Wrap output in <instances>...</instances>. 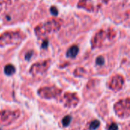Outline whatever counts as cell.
Masks as SVG:
<instances>
[{
  "mask_svg": "<svg viewBox=\"0 0 130 130\" xmlns=\"http://www.w3.org/2000/svg\"><path fill=\"white\" fill-rule=\"evenodd\" d=\"M19 111L2 110L0 111V124L8 125L19 116Z\"/></svg>",
  "mask_w": 130,
  "mask_h": 130,
  "instance_id": "6",
  "label": "cell"
},
{
  "mask_svg": "<svg viewBox=\"0 0 130 130\" xmlns=\"http://www.w3.org/2000/svg\"><path fill=\"white\" fill-rule=\"evenodd\" d=\"M24 38L23 34L18 31H8L0 35V46H9L17 44L22 41Z\"/></svg>",
  "mask_w": 130,
  "mask_h": 130,
  "instance_id": "3",
  "label": "cell"
},
{
  "mask_svg": "<svg viewBox=\"0 0 130 130\" xmlns=\"http://www.w3.org/2000/svg\"><path fill=\"white\" fill-rule=\"evenodd\" d=\"M64 100H65V106L68 107H75L78 103V97L75 93H66L64 95Z\"/></svg>",
  "mask_w": 130,
  "mask_h": 130,
  "instance_id": "10",
  "label": "cell"
},
{
  "mask_svg": "<svg viewBox=\"0 0 130 130\" xmlns=\"http://www.w3.org/2000/svg\"><path fill=\"white\" fill-rule=\"evenodd\" d=\"M108 2L109 0H79L78 7L88 11L94 12L101 9Z\"/></svg>",
  "mask_w": 130,
  "mask_h": 130,
  "instance_id": "4",
  "label": "cell"
},
{
  "mask_svg": "<svg viewBox=\"0 0 130 130\" xmlns=\"http://www.w3.org/2000/svg\"><path fill=\"white\" fill-rule=\"evenodd\" d=\"M50 12L53 15H58V9L55 7V6H52L50 8Z\"/></svg>",
  "mask_w": 130,
  "mask_h": 130,
  "instance_id": "17",
  "label": "cell"
},
{
  "mask_svg": "<svg viewBox=\"0 0 130 130\" xmlns=\"http://www.w3.org/2000/svg\"><path fill=\"white\" fill-rule=\"evenodd\" d=\"M4 72L6 75L8 76H10V75H12L14 72H15V68L13 65L11 64H8L4 68Z\"/></svg>",
  "mask_w": 130,
  "mask_h": 130,
  "instance_id": "12",
  "label": "cell"
},
{
  "mask_svg": "<svg viewBox=\"0 0 130 130\" xmlns=\"http://www.w3.org/2000/svg\"><path fill=\"white\" fill-rule=\"evenodd\" d=\"M124 84V78L123 76L117 74L113 76L109 83V87L113 91H119L123 88Z\"/></svg>",
  "mask_w": 130,
  "mask_h": 130,
  "instance_id": "9",
  "label": "cell"
},
{
  "mask_svg": "<svg viewBox=\"0 0 130 130\" xmlns=\"http://www.w3.org/2000/svg\"><path fill=\"white\" fill-rule=\"evenodd\" d=\"M71 116H66V117H64V119L62 120V124H63V126L66 127V126H67L69 124V123H70V121H71Z\"/></svg>",
  "mask_w": 130,
  "mask_h": 130,
  "instance_id": "15",
  "label": "cell"
},
{
  "mask_svg": "<svg viewBox=\"0 0 130 130\" xmlns=\"http://www.w3.org/2000/svg\"><path fill=\"white\" fill-rule=\"evenodd\" d=\"M85 70L84 68H82V67H78V68H77V69L75 70L74 74H75V75L77 76V77H81V76H82V75L85 74Z\"/></svg>",
  "mask_w": 130,
  "mask_h": 130,
  "instance_id": "13",
  "label": "cell"
},
{
  "mask_svg": "<svg viewBox=\"0 0 130 130\" xmlns=\"http://www.w3.org/2000/svg\"><path fill=\"white\" fill-rule=\"evenodd\" d=\"M104 64V58L102 56H99L97 59H96V64L98 65H103Z\"/></svg>",
  "mask_w": 130,
  "mask_h": 130,
  "instance_id": "16",
  "label": "cell"
},
{
  "mask_svg": "<svg viewBox=\"0 0 130 130\" xmlns=\"http://www.w3.org/2000/svg\"><path fill=\"white\" fill-rule=\"evenodd\" d=\"M99 126H100V123H99L98 120H94V121H93V122L91 123V125H90V129L91 130H95L99 127Z\"/></svg>",
  "mask_w": 130,
  "mask_h": 130,
  "instance_id": "14",
  "label": "cell"
},
{
  "mask_svg": "<svg viewBox=\"0 0 130 130\" xmlns=\"http://www.w3.org/2000/svg\"><path fill=\"white\" fill-rule=\"evenodd\" d=\"M62 21L59 18H52L43 24L39 25L35 28V34L38 37L46 36L53 32L59 31L62 26Z\"/></svg>",
  "mask_w": 130,
  "mask_h": 130,
  "instance_id": "2",
  "label": "cell"
},
{
  "mask_svg": "<svg viewBox=\"0 0 130 130\" xmlns=\"http://www.w3.org/2000/svg\"><path fill=\"white\" fill-rule=\"evenodd\" d=\"M50 61H44L36 63L32 65L30 72L32 74L33 76L43 75L47 71L50 67Z\"/></svg>",
  "mask_w": 130,
  "mask_h": 130,
  "instance_id": "8",
  "label": "cell"
},
{
  "mask_svg": "<svg viewBox=\"0 0 130 130\" xmlns=\"http://www.w3.org/2000/svg\"><path fill=\"white\" fill-rule=\"evenodd\" d=\"M47 46H48V40H45V41L43 42L42 47H43V48H47Z\"/></svg>",
  "mask_w": 130,
  "mask_h": 130,
  "instance_id": "19",
  "label": "cell"
},
{
  "mask_svg": "<svg viewBox=\"0 0 130 130\" xmlns=\"http://www.w3.org/2000/svg\"><path fill=\"white\" fill-rule=\"evenodd\" d=\"M114 109L117 115L120 117H128L130 113V99L127 98L120 100L115 104Z\"/></svg>",
  "mask_w": 130,
  "mask_h": 130,
  "instance_id": "5",
  "label": "cell"
},
{
  "mask_svg": "<svg viewBox=\"0 0 130 130\" xmlns=\"http://www.w3.org/2000/svg\"><path fill=\"white\" fill-rule=\"evenodd\" d=\"M78 52H79V48L75 44V45L71 46L68 49V51L66 52V56L70 58H75L78 55Z\"/></svg>",
  "mask_w": 130,
  "mask_h": 130,
  "instance_id": "11",
  "label": "cell"
},
{
  "mask_svg": "<svg viewBox=\"0 0 130 130\" xmlns=\"http://www.w3.org/2000/svg\"><path fill=\"white\" fill-rule=\"evenodd\" d=\"M116 38V31L112 29H101L98 31L91 39V48H102L107 44L111 43Z\"/></svg>",
  "mask_w": 130,
  "mask_h": 130,
  "instance_id": "1",
  "label": "cell"
},
{
  "mask_svg": "<svg viewBox=\"0 0 130 130\" xmlns=\"http://www.w3.org/2000/svg\"><path fill=\"white\" fill-rule=\"evenodd\" d=\"M108 130H117L118 129V126H117V125L116 124V123H113L112 124H110V126H109V127H108Z\"/></svg>",
  "mask_w": 130,
  "mask_h": 130,
  "instance_id": "18",
  "label": "cell"
},
{
  "mask_svg": "<svg viewBox=\"0 0 130 130\" xmlns=\"http://www.w3.org/2000/svg\"><path fill=\"white\" fill-rule=\"evenodd\" d=\"M62 93L61 90L55 87H43L38 90V94L45 99H51L57 97Z\"/></svg>",
  "mask_w": 130,
  "mask_h": 130,
  "instance_id": "7",
  "label": "cell"
}]
</instances>
